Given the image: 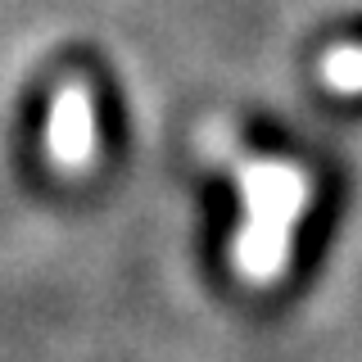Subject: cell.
I'll use <instances>...</instances> for the list:
<instances>
[{
	"label": "cell",
	"instance_id": "obj_1",
	"mask_svg": "<svg viewBox=\"0 0 362 362\" xmlns=\"http://www.w3.org/2000/svg\"><path fill=\"white\" fill-rule=\"evenodd\" d=\"M249 222L235 240V263L249 281H272L286 263L290 226L308 204V177L290 163H249L240 168Z\"/></svg>",
	"mask_w": 362,
	"mask_h": 362
},
{
	"label": "cell",
	"instance_id": "obj_2",
	"mask_svg": "<svg viewBox=\"0 0 362 362\" xmlns=\"http://www.w3.org/2000/svg\"><path fill=\"white\" fill-rule=\"evenodd\" d=\"M322 82L339 95H362V45H335L322 59Z\"/></svg>",
	"mask_w": 362,
	"mask_h": 362
}]
</instances>
